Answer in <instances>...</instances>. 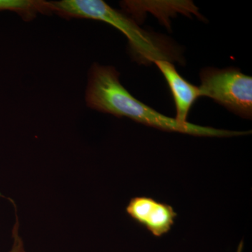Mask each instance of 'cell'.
Instances as JSON below:
<instances>
[{
  "instance_id": "5",
  "label": "cell",
  "mask_w": 252,
  "mask_h": 252,
  "mask_svg": "<svg viewBox=\"0 0 252 252\" xmlns=\"http://www.w3.org/2000/svg\"><path fill=\"white\" fill-rule=\"evenodd\" d=\"M167 81L172 94L176 107V120L182 124L187 123L189 112L195 100L200 97L198 86L190 84L179 74L168 61L154 62Z\"/></svg>"
},
{
  "instance_id": "1",
  "label": "cell",
  "mask_w": 252,
  "mask_h": 252,
  "mask_svg": "<svg viewBox=\"0 0 252 252\" xmlns=\"http://www.w3.org/2000/svg\"><path fill=\"white\" fill-rule=\"evenodd\" d=\"M88 107L118 117H127L144 125L167 132H178L200 137H230L247 132L220 130L182 124L166 117L134 97L121 83L119 73L112 66L94 64L89 72L86 91Z\"/></svg>"
},
{
  "instance_id": "6",
  "label": "cell",
  "mask_w": 252,
  "mask_h": 252,
  "mask_svg": "<svg viewBox=\"0 0 252 252\" xmlns=\"http://www.w3.org/2000/svg\"><path fill=\"white\" fill-rule=\"evenodd\" d=\"M9 10L21 15L24 19L31 20L38 13L49 14V2L34 0H0V11Z\"/></svg>"
},
{
  "instance_id": "7",
  "label": "cell",
  "mask_w": 252,
  "mask_h": 252,
  "mask_svg": "<svg viewBox=\"0 0 252 252\" xmlns=\"http://www.w3.org/2000/svg\"><path fill=\"white\" fill-rule=\"evenodd\" d=\"M14 245L10 252H24L23 242L18 234V228L15 227L14 230Z\"/></svg>"
},
{
  "instance_id": "4",
  "label": "cell",
  "mask_w": 252,
  "mask_h": 252,
  "mask_svg": "<svg viewBox=\"0 0 252 252\" xmlns=\"http://www.w3.org/2000/svg\"><path fill=\"white\" fill-rule=\"evenodd\" d=\"M126 212L132 220L158 238L171 230L177 217L170 205L147 196L131 199Z\"/></svg>"
},
{
  "instance_id": "3",
  "label": "cell",
  "mask_w": 252,
  "mask_h": 252,
  "mask_svg": "<svg viewBox=\"0 0 252 252\" xmlns=\"http://www.w3.org/2000/svg\"><path fill=\"white\" fill-rule=\"evenodd\" d=\"M200 97H210L240 117L252 119V77L235 67H207L200 72Z\"/></svg>"
},
{
  "instance_id": "2",
  "label": "cell",
  "mask_w": 252,
  "mask_h": 252,
  "mask_svg": "<svg viewBox=\"0 0 252 252\" xmlns=\"http://www.w3.org/2000/svg\"><path fill=\"white\" fill-rule=\"evenodd\" d=\"M52 12L66 18H80L108 23L125 34L137 59L144 63L168 61L169 49L158 36L144 31L128 16L101 0L51 1Z\"/></svg>"
},
{
  "instance_id": "8",
  "label": "cell",
  "mask_w": 252,
  "mask_h": 252,
  "mask_svg": "<svg viewBox=\"0 0 252 252\" xmlns=\"http://www.w3.org/2000/svg\"><path fill=\"white\" fill-rule=\"evenodd\" d=\"M24 252H26L24 251Z\"/></svg>"
}]
</instances>
